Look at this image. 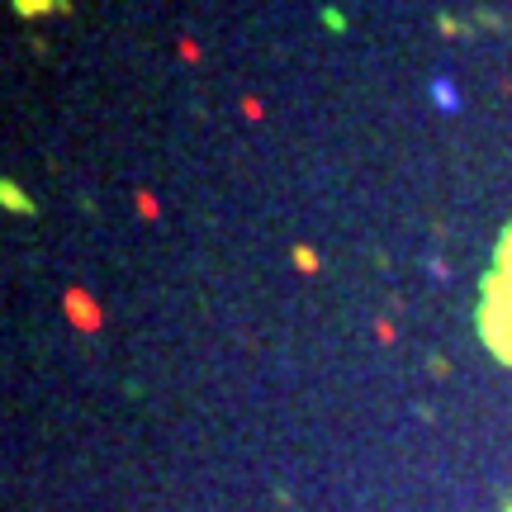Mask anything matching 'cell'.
I'll return each instance as SVG.
<instances>
[{"instance_id":"obj_1","label":"cell","mask_w":512,"mask_h":512,"mask_svg":"<svg viewBox=\"0 0 512 512\" xmlns=\"http://www.w3.org/2000/svg\"><path fill=\"white\" fill-rule=\"evenodd\" d=\"M479 328L489 337V347H494L503 361H512V228L503 233V247H498V271L489 275V285H484Z\"/></svg>"},{"instance_id":"obj_2","label":"cell","mask_w":512,"mask_h":512,"mask_svg":"<svg viewBox=\"0 0 512 512\" xmlns=\"http://www.w3.org/2000/svg\"><path fill=\"white\" fill-rule=\"evenodd\" d=\"M432 100H437L441 110H460V95H456V86H451L446 76H437V81H432Z\"/></svg>"},{"instance_id":"obj_3","label":"cell","mask_w":512,"mask_h":512,"mask_svg":"<svg viewBox=\"0 0 512 512\" xmlns=\"http://www.w3.org/2000/svg\"><path fill=\"white\" fill-rule=\"evenodd\" d=\"M19 15H48V10H67L62 0H15Z\"/></svg>"},{"instance_id":"obj_4","label":"cell","mask_w":512,"mask_h":512,"mask_svg":"<svg viewBox=\"0 0 512 512\" xmlns=\"http://www.w3.org/2000/svg\"><path fill=\"white\" fill-rule=\"evenodd\" d=\"M5 204H10V209H24V214H34V204L24 200V195H19V185H10V181H5Z\"/></svg>"}]
</instances>
